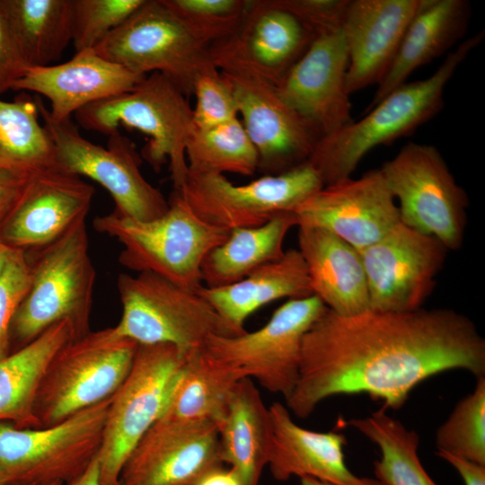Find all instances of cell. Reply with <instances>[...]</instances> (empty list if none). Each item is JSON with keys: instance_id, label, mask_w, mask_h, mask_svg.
<instances>
[{"instance_id": "f1b7e54d", "label": "cell", "mask_w": 485, "mask_h": 485, "mask_svg": "<svg viewBox=\"0 0 485 485\" xmlns=\"http://www.w3.org/2000/svg\"><path fill=\"white\" fill-rule=\"evenodd\" d=\"M73 340L72 325L63 321L0 359V421L18 428H39L34 406L40 384L55 355Z\"/></svg>"}, {"instance_id": "30bf717a", "label": "cell", "mask_w": 485, "mask_h": 485, "mask_svg": "<svg viewBox=\"0 0 485 485\" xmlns=\"http://www.w3.org/2000/svg\"><path fill=\"white\" fill-rule=\"evenodd\" d=\"M399 202L401 222L460 250L467 225L469 199L436 147L408 143L380 168Z\"/></svg>"}, {"instance_id": "7a4b0ae2", "label": "cell", "mask_w": 485, "mask_h": 485, "mask_svg": "<svg viewBox=\"0 0 485 485\" xmlns=\"http://www.w3.org/2000/svg\"><path fill=\"white\" fill-rule=\"evenodd\" d=\"M484 35L480 31L464 40L431 75L404 83L366 110L364 118L322 136L307 162L323 186L351 177L371 150L410 136L438 114L446 84Z\"/></svg>"}, {"instance_id": "8d00e7d4", "label": "cell", "mask_w": 485, "mask_h": 485, "mask_svg": "<svg viewBox=\"0 0 485 485\" xmlns=\"http://www.w3.org/2000/svg\"><path fill=\"white\" fill-rule=\"evenodd\" d=\"M163 4L207 46L231 35L240 24L249 0H163Z\"/></svg>"}, {"instance_id": "7dc6e473", "label": "cell", "mask_w": 485, "mask_h": 485, "mask_svg": "<svg viewBox=\"0 0 485 485\" xmlns=\"http://www.w3.org/2000/svg\"><path fill=\"white\" fill-rule=\"evenodd\" d=\"M13 250L14 249H12L0 240V277L3 274Z\"/></svg>"}, {"instance_id": "681fc988", "label": "cell", "mask_w": 485, "mask_h": 485, "mask_svg": "<svg viewBox=\"0 0 485 485\" xmlns=\"http://www.w3.org/2000/svg\"><path fill=\"white\" fill-rule=\"evenodd\" d=\"M46 485H65V484L62 482H54V483L46 484Z\"/></svg>"}, {"instance_id": "4dcf8cb0", "label": "cell", "mask_w": 485, "mask_h": 485, "mask_svg": "<svg viewBox=\"0 0 485 485\" xmlns=\"http://www.w3.org/2000/svg\"><path fill=\"white\" fill-rule=\"evenodd\" d=\"M243 378L247 377L242 371L214 360L201 349L186 354L173 392L160 419L211 421L218 426L225 415L235 385Z\"/></svg>"}, {"instance_id": "7c38bea8", "label": "cell", "mask_w": 485, "mask_h": 485, "mask_svg": "<svg viewBox=\"0 0 485 485\" xmlns=\"http://www.w3.org/2000/svg\"><path fill=\"white\" fill-rule=\"evenodd\" d=\"M40 116L55 147L56 168L85 176L101 185L115 202V211L138 221L162 216L169 208L163 194L146 181L135 145L119 131L107 146L84 138L71 119L52 120L43 101L36 99Z\"/></svg>"}, {"instance_id": "8992f818", "label": "cell", "mask_w": 485, "mask_h": 485, "mask_svg": "<svg viewBox=\"0 0 485 485\" xmlns=\"http://www.w3.org/2000/svg\"><path fill=\"white\" fill-rule=\"evenodd\" d=\"M122 316L114 332L137 344L167 343L184 354L201 349L215 335H235L198 290L151 272L120 274Z\"/></svg>"}, {"instance_id": "44dd1931", "label": "cell", "mask_w": 485, "mask_h": 485, "mask_svg": "<svg viewBox=\"0 0 485 485\" xmlns=\"http://www.w3.org/2000/svg\"><path fill=\"white\" fill-rule=\"evenodd\" d=\"M94 187L57 169L31 175L0 227V240L25 253L39 251L85 220Z\"/></svg>"}, {"instance_id": "484cf974", "label": "cell", "mask_w": 485, "mask_h": 485, "mask_svg": "<svg viewBox=\"0 0 485 485\" xmlns=\"http://www.w3.org/2000/svg\"><path fill=\"white\" fill-rule=\"evenodd\" d=\"M201 295L235 335L246 330L249 316L260 307L283 298L295 299L313 295L304 260L297 249L250 273L242 279L219 287H202Z\"/></svg>"}, {"instance_id": "52a82bcc", "label": "cell", "mask_w": 485, "mask_h": 485, "mask_svg": "<svg viewBox=\"0 0 485 485\" xmlns=\"http://www.w3.org/2000/svg\"><path fill=\"white\" fill-rule=\"evenodd\" d=\"M137 345L118 336L112 327L66 344L50 361L38 389V428L58 424L111 397L128 375Z\"/></svg>"}, {"instance_id": "277c9868", "label": "cell", "mask_w": 485, "mask_h": 485, "mask_svg": "<svg viewBox=\"0 0 485 485\" xmlns=\"http://www.w3.org/2000/svg\"><path fill=\"white\" fill-rule=\"evenodd\" d=\"M32 252L33 260L27 256L29 288L11 322V347L16 342L19 349L63 321L70 322L75 340L86 335L91 331L96 271L89 252L85 220L53 243Z\"/></svg>"}, {"instance_id": "b9f144b4", "label": "cell", "mask_w": 485, "mask_h": 485, "mask_svg": "<svg viewBox=\"0 0 485 485\" xmlns=\"http://www.w3.org/2000/svg\"><path fill=\"white\" fill-rule=\"evenodd\" d=\"M28 68L0 8V95L13 90Z\"/></svg>"}, {"instance_id": "d590c367", "label": "cell", "mask_w": 485, "mask_h": 485, "mask_svg": "<svg viewBox=\"0 0 485 485\" xmlns=\"http://www.w3.org/2000/svg\"><path fill=\"white\" fill-rule=\"evenodd\" d=\"M436 445L439 453L485 466V376L437 428Z\"/></svg>"}, {"instance_id": "5b68a950", "label": "cell", "mask_w": 485, "mask_h": 485, "mask_svg": "<svg viewBox=\"0 0 485 485\" xmlns=\"http://www.w3.org/2000/svg\"><path fill=\"white\" fill-rule=\"evenodd\" d=\"M84 128L105 135L119 128L147 137L142 156L154 171L169 163L174 190L187 174L186 146L194 129L188 97L167 77L152 73L129 92L90 104L74 114Z\"/></svg>"}, {"instance_id": "ab89813d", "label": "cell", "mask_w": 485, "mask_h": 485, "mask_svg": "<svg viewBox=\"0 0 485 485\" xmlns=\"http://www.w3.org/2000/svg\"><path fill=\"white\" fill-rule=\"evenodd\" d=\"M30 285L25 252L13 250L0 277V359L11 353L10 327Z\"/></svg>"}, {"instance_id": "f6af8a7d", "label": "cell", "mask_w": 485, "mask_h": 485, "mask_svg": "<svg viewBox=\"0 0 485 485\" xmlns=\"http://www.w3.org/2000/svg\"><path fill=\"white\" fill-rule=\"evenodd\" d=\"M195 485H242V483L232 468L225 469L223 465H219L207 472Z\"/></svg>"}, {"instance_id": "e575fe53", "label": "cell", "mask_w": 485, "mask_h": 485, "mask_svg": "<svg viewBox=\"0 0 485 485\" xmlns=\"http://www.w3.org/2000/svg\"><path fill=\"white\" fill-rule=\"evenodd\" d=\"M188 170L195 173L258 172L257 151L238 118L210 128H195L186 146Z\"/></svg>"}, {"instance_id": "836d02e7", "label": "cell", "mask_w": 485, "mask_h": 485, "mask_svg": "<svg viewBox=\"0 0 485 485\" xmlns=\"http://www.w3.org/2000/svg\"><path fill=\"white\" fill-rule=\"evenodd\" d=\"M348 425L378 446L380 457L374 463V472L381 485H437L419 457V435L388 415L385 408L352 419Z\"/></svg>"}, {"instance_id": "74e56055", "label": "cell", "mask_w": 485, "mask_h": 485, "mask_svg": "<svg viewBox=\"0 0 485 485\" xmlns=\"http://www.w3.org/2000/svg\"><path fill=\"white\" fill-rule=\"evenodd\" d=\"M145 1L72 0V42L75 52L94 48Z\"/></svg>"}, {"instance_id": "8fae6325", "label": "cell", "mask_w": 485, "mask_h": 485, "mask_svg": "<svg viewBox=\"0 0 485 485\" xmlns=\"http://www.w3.org/2000/svg\"><path fill=\"white\" fill-rule=\"evenodd\" d=\"M93 49L135 75H164L187 97L192 95L197 77L215 66L209 46L197 38L163 0H146Z\"/></svg>"}, {"instance_id": "6da1fadb", "label": "cell", "mask_w": 485, "mask_h": 485, "mask_svg": "<svg viewBox=\"0 0 485 485\" xmlns=\"http://www.w3.org/2000/svg\"><path fill=\"white\" fill-rule=\"evenodd\" d=\"M450 370L485 376V340L466 315L421 307L344 316L327 308L304 336L298 380L285 401L300 419L342 394L366 393L399 410L418 384Z\"/></svg>"}, {"instance_id": "ffe728a7", "label": "cell", "mask_w": 485, "mask_h": 485, "mask_svg": "<svg viewBox=\"0 0 485 485\" xmlns=\"http://www.w3.org/2000/svg\"><path fill=\"white\" fill-rule=\"evenodd\" d=\"M348 66L341 27L318 31L276 88L288 106L324 136L354 120Z\"/></svg>"}, {"instance_id": "f546056e", "label": "cell", "mask_w": 485, "mask_h": 485, "mask_svg": "<svg viewBox=\"0 0 485 485\" xmlns=\"http://www.w3.org/2000/svg\"><path fill=\"white\" fill-rule=\"evenodd\" d=\"M297 225L294 212L280 213L254 227L236 228L210 251L201 267L203 287H219L237 282L256 269L280 259L284 240Z\"/></svg>"}, {"instance_id": "d6a6232c", "label": "cell", "mask_w": 485, "mask_h": 485, "mask_svg": "<svg viewBox=\"0 0 485 485\" xmlns=\"http://www.w3.org/2000/svg\"><path fill=\"white\" fill-rule=\"evenodd\" d=\"M36 99H0V171L22 175L57 169L53 142L40 121Z\"/></svg>"}, {"instance_id": "4fadbf2b", "label": "cell", "mask_w": 485, "mask_h": 485, "mask_svg": "<svg viewBox=\"0 0 485 485\" xmlns=\"http://www.w3.org/2000/svg\"><path fill=\"white\" fill-rule=\"evenodd\" d=\"M327 310L314 295L289 299L254 331L210 337L201 350L287 400L299 376L304 336Z\"/></svg>"}, {"instance_id": "5bb4252c", "label": "cell", "mask_w": 485, "mask_h": 485, "mask_svg": "<svg viewBox=\"0 0 485 485\" xmlns=\"http://www.w3.org/2000/svg\"><path fill=\"white\" fill-rule=\"evenodd\" d=\"M322 187L317 172L305 162L242 185L225 174L188 172L183 185L175 190L202 220L231 231L259 226L280 213L294 212Z\"/></svg>"}, {"instance_id": "60d3db41", "label": "cell", "mask_w": 485, "mask_h": 485, "mask_svg": "<svg viewBox=\"0 0 485 485\" xmlns=\"http://www.w3.org/2000/svg\"><path fill=\"white\" fill-rule=\"evenodd\" d=\"M348 0H279L315 33L340 28Z\"/></svg>"}, {"instance_id": "ac0fdd59", "label": "cell", "mask_w": 485, "mask_h": 485, "mask_svg": "<svg viewBox=\"0 0 485 485\" xmlns=\"http://www.w3.org/2000/svg\"><path fill=\"white\" fill-rule=\"evenodd\" d=\"M223 464L216 423L160 419L132 450L118 485H195Z\"/></svg>"}, {"instance_id": "1f68e13d", "label": "cell", "mask_w": 485, "mask_h": 485, "mask_svg": "<svg viewBox=\"0 0 485 485\" xmlns=\"http://www.w3.org/2000/svg\"><path fill=\"white\" fill-rule=\"evenodd\" d=\"M0 8L29 67L52 65L72 42V0H0Z\"/></svg>"}, {"instance_id": "3957f363", "label": "cell", "mask_w": 485, "mask_h": 485, "mask_svg": "<svg viewBox=\"0 0 485 485\" xmlns=\"http://www.w3.org/2000/svg\"><path fill=\"white\" fill-rule=\"evenodd\" d=\"M168 201V210L156 219L138 221L114 210L96 216L93 227L120 242L119 261L123 267L198 290L203 287L201 267L206 257L230 231L202 220L179 190H174Z\"/></svg>"}, {"instance_id": "c3c4849f", "label": "cell", "mask_w": 485, "mask_h": 485, "mask_svg": "<svg viewBox=\"0 0 485 485\" xmlns=\"http://www.w3.org/2000/svg\"><path fill=\"white\" fill-rule=\"evenodd\" d=\"M301 485H332L331 483L312 478V477H302L300 478Z\"/></svg>"}, {"instance_id": "2e32d148", "label": "cell", "mask_w": 485, "mask_h": 485, "mask_svg": "<svg viewBox=\"0 0 485 485\" xmlns=\"http://www.w3.org/2000/svg\"><path fill=\"white\" fill-rule=\"evenodd\" d=\"M447 248L437 239L400 222L376 242L359 250L370 309L409 312L432 294Z\"/></svg>"}, {"instance_id": "9a60e30c", "label": "cell", "mask_w": 485, "mask_h": 485, "mask_svg": "<svg viewBox=\"0 0 485 485\" xmlns=\"http://www.w3.org/2000/svg\"><path fill=\"white\" fill-rule=\"evenodd\" d=\"M314 35L279 0H249L238 27L212 44L209 54L221 72L256 77L277 86Z\"/></svg>"}, {"instance_id": "9c48e42d", "label": "cell", "mask_w": 485, "mask_h": 485, "mask_svg": "<svg viewBox=\"0 0 485 485\" xmlns=\"http://www.w3.org/2000/svg\"><path fill=\"white\" fill-rule=\"evenodd\" d=\"M186 354L172 344H138L130 370L111 396L97 454L100 485H118L137 444L162 417Z\"/></svg>"}, {"instance_id": "f907efd6", "label": "cell", "mask_w": 485, "mask_h": 485, "mask_svg": "<svg viewBox=\"0 0 485 485\" xmlns=\"http://www.w3.org/2000/svg\"><path fill=\"white\" fill-rule=\"evenodd\" d=\"M0 485H5V484L2 481L1 479H0Z\"/></svg>"}, {"instance_id": "603a6c76", "label": "cell", "mask_w": 485, "mask_h": 485, "mask_svg": "<svg viewBox=\"0 0 485 485\" xmlns=\"http://www.w3.org/2000/svg\"><path fill=\"white\" fill-rule=\"evenodd\" d=\"M146 76L103 58L93 48L76 52L64 63L29 67L13 90L47 98L48 114L57 122L90 104L129 92Z\"/></svg>"}, {"instance_id": "4316f807", "label": "cell", "mask_w": 485, "mask_h": 485, "mask_svg": "<svg viewBox=\"0 0 485 485\" xmlns=\"http://www.w3.org/2000/svg\"><path fill=\"white\" fill-rule=\"evenodd\" d=\"M470 15L471 5L466 0H425L410 23L394 59L377 84L366 110L406 83L419 67L454 46L464 34Z\"/></svg>"}, {"instance_id": "d6986e66", "label": "cell", "mask_w": 485, "mask_h": 485, "mask_svg": "<svg viewBox=\"0 0 485 485\" xmlns=\"http://www.w3.org/2000/svg\"><path fill=\"white\" fill-rule=\"evenodd\" d=\"M297 225L325 229L362 250L400 222L395 199L380 169L323 186L295 211Z\"/></svg>"}, {"instance_id": "ba28073f", "label": "cell", "mask_w": 485, "mask_h": 485, "mask_svg": "<svg viewBox=\"0 0 485 485\" xmlns=\"http://www.w3.org/2000/svg\"><path fill=\"white\" fill-rule=\"evenodd\" d=\"M111 397L58 424L18 428L0 421V479L5 485L64 484L97 456Z\"/></svg>"}, {"instance_id": "ee69618b", "label": "cell", "mask_w": 485, "mask_h": 485, "mask_svg": "<svg viewBox=\"0 0 485 485\" xmlns=\"http://www.w3.org/2000/svg\"><path fill=\"white\" fill-rule=\"evenodd\" d=\"M447 462L462 478L464 485H485V466L473 463L445 453H436Z\"/></svg>"}, {"instance_id": "7402d4cb", "label": "cell", "mask_w": 485, "mask_h": 485, "mask_svg": "<svg viewBox=\"0 0 485 485\" xmlns=\"http://www.w3.org/2000/svg\"><path fill=\"white\" fill-rule=\"evenodd\" d=\"M425 0H348L341 30L348 66L349 94L377 85Z\"/></svg>"}, {"instance_id": "f35d334b", "label": "cell", "mask_w": 485, "mask_h": 485, "mask_svg": "<svg viewBox=\"0 0 485 485\" xmlns=\"http://www.w3.org/2000/svg\"><path fill=\"white\" fill-rule=\"evenodd\" d=\"M192 94L195 96L192 108L195 128H210L239 117L232 88L216 66L197 77Z\"/></svg>"}, {"instance_id": "d4e9b609", "label": "cell", "mask_w": 485, "mask_h": 485, "mask_svg": "<svg viewBox=\"0 0 485 485\" xmlns=\"http://www.w3.org/2000/svg\"><path fill=\"white\" fill-rule=\"evenodd\" d=\"M297 227V250L305 264L313 295L340 315L368 310L367 280L359 251L325 229Z\"/></svg>"}, {"instance_id": "bcb514c9", "label": "cell", "mask_w": 485, "mask_h": 485, "mask_svg": "<svg viewBox=\"0 0 485 485\" xmlns=\"http://www.w3.org/2000/svg\"><path fill=\"white\" fill-rule=\"evenodd\" d=\"M65 485H100L97 456L83 473Z\"/></svg>"}, {"instance_id": "83f0119b", "label": "cell", "mask_w": 485, "mask_h": 485, "mask_svg": "<svg viewBox=\"0 0 485 485\" xmlns=\"http://www.w3.org/2000/svg\"><path fill=\"white\" fill-rule=\"evenodd\" d=\"M217 428L222 463L236 472L242 485H259L268 465L271 425L269 408L252 379L237 383Z\"/></svg>"}, {"instance_id": "e0dca14e", "label": "cell", "mask_w": 485, "mask_h": 485, "mask_svg": "<svg viewBox=\"0 0 485 485\" xmlns=\"http://www.w3.org/2000/svg\"><path fill=\"white\" fill-rule=\"evenodd\" d=\"M221 73L257 151L258 171L278 174L307 162L322 133L282 100L275 85L256 77Z\"/></svg>"}, {"instance_id": "7bdbcfd3", "label": "cell", "mask_w": 485, "mask_h": 485, "mask_svg": "<svg viewBox=\"0 0 485 485\" xmlns=\"http://www.w3.org/2000/svg\"><path fill=\"white\" fill-rule=\"evenodd\" d=\"M30 176L0 171V227L17 202Z\"/></svg>"}, {"instance_id": "cb8c5ba5", "label": "cell", "mask_w": 485, "mask_h": 485, "mask_svg": "<svg viewBox=\"0 0 485 485\" xmlns=\"http://www.w3.org/2000/svg\"><path fill=\"white\" fill-rule=\"evenodd\" d=\"M271 445L268 465L280 481L293 476L312 477L332 485H381L375 478L360 477L345 462L346 436L336 431L317 432L298 426L287 406L269 407Z\"/></svg>"}]
</instances>
